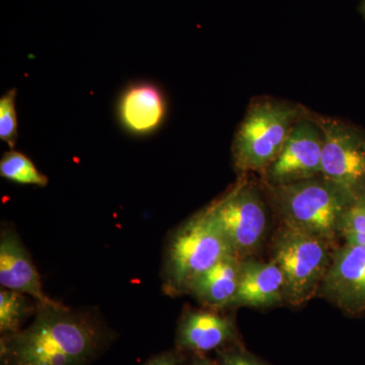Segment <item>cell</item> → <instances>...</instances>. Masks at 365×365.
I'll list each match as a JSON object with an SVG mask.
<instances>
[{"label": "cell", "instance_id": "2", "mask_svg": "<svg viewBox=\"0 0 365 365\" xmlns=\"http://www.w3.org/2000/svg\"><path fill=\"white\" fill-rule=\"evenodd\" d=\"M265 189L269 202L283 225L335 246L343 215L354 199L351 194L322 176Z\"/></svg>", "mask_w": 365, "mask_h": 365}, {"label": "cell", "instance_id": "8", "mask_svg": "<svg viewBox=\"0 0 365 365\" xmlns=\"http://www.w3.org/2000/svg\"><path fill=\"white\" fill-rule=\"evenodd\" d=\"M323 139L314 113L306 109L282 150L262 172L265 186H281L321 176Z\"/></svg>", "mask_w": 365, "mask_h": 365}, {"label": "cell", "instance_id": "5", "mask_svg": "<svg viewBox=\"0 0 365 365\" xmlns=\"http://www.w3.org/2000/svg\"><path fill=\"white\" fill-rule=\"evenodd\" d=\"M336 247L290 225H281L273 240L272 260L284 276V297L300 306L318 294Z\"/></svg>", "mask_w": 365, "mask_h": 365}, {"label": "cell", "instance_id": "19", "mask_svg": "<svg viewBox=\"0 0 365 365\" xmlns=\"http://www.w3.org/2000/svg\"><path fill=\"white\" fill-rule=\"evenodd\" d=\"M220 365H262L249 356L239 351H223L220 353Z\"/></svg>", "mask_w": 365, "mask_h": 365}, {"label": "cell", "instance_id": "6", "mask_svg": "<svg viewBox=\"0 0 365 365\" xmlns=\"http://www.w3.org/2000/svg\"><path fill=\"white\" fill-rule=\"evenodd\" d=\"M205 210L242 259L260 246L267 227V212L261 192L253 182L240 181Z\"/></svg>", "mask_w": 365, "mask_h": 365}, {"label": "cell", "instance_id": "18", "mask_svg": "<svg viewBox=\"0 0 365 365\" xmlns=\"http://www.w3.org/2000/svg\"><path fill=\"white\" fill-rule=\"evenodd\" d=\"M16 90L7 91L0 98V139L11 148L18 140V116L16 109Z\"/></svg>", "mask_w": 365, "mask_h": 365}, {"label": "cell", "instance_id": "16", "mask_svg": "<svg viewBox=\"0 0 365 365\" xmlns=\"http://www.w3.org/2000/svg\"><path fill=\"white\" fill-rule=\"evenodd\" d=\"M0 176L23 185L45 187L48 184V178L36 168L30 158L13 150L4 153L0 160Z\"/></svg>", "mask_w": 365, "mask_h": 365}, {"label": "cell", "instance_id": "7", "mask_svg": "<svg viewBox=\"0 0 365 365\" xmlns=\"http://www.w3.org/2000/svg\"><path fill=\"white\" fill-rule=\"evenodd\" d=\"M323 139L321 176L353 197L365 193V131L314 114Z\"/></svg>", "mask_w": 365, "mask_h": 365}, {"label": "cell", "instance_id": "15", "mask_svg": "<svg viewBox=\"0 0 365 365\" xmlns=\"http://www.w3.org/2000/svg\"><path fill=\"white\" fill-rule=\"evenodd\" d=\"M38 302L30 295L1 288L0 290V334L1 336L21 330L29 317L36 314Z\"/></svg>", "mask_w": 365, "mask_h": 365}, {"label": "cell", "instance_id": "12", "mask_svg": "<svg viewBox=\"0 0 365 365\" xmlns=\"http://www.w3.org/2000/svg\"><path fill=\"white\" fill-rule=\"evenodd\" d=\"M284 276L273 261L242 259L239 287L230 307H266L285 300Z\"/></svg>", "mask_w": 365, "mask_h": 365}, {"label": "cell", "instance_id": "3", "mask_svg": "<svg viewBox=\"0 0 365 365\" xmlns=\"http://www.w3.org/2000/svg\"><path fill=\"white\" fill-rule=\"evenodd\" d=\"M234 255L237 252L203 209L170 235L163 257V290L170 295L190 292L204 272Z\"/></svg>", "mask_w": 365, "mask_h": 365}, {"label": "cell", "instance_id": "13", "mask_svg": "<svg viewBox=\"0 0 365 365\" xmlns=\"http://www.w3.org/2000/svg\"><path fill=\"white\" fill-rule=\"evenodd\" d=\"M234 322L215 312L190 311L178 327L177 343L182 349L208 352L218 349L235 338Z\"/></svg>", "mask_w": 365, "mask_h": 365}, {"label": "cell", "instance_id": "14", "mask_svg": "<svg viewBox=\"0 0 365 365\" xmlns=\"http://www.w3.org/2000/svg\"><path fill=\"white\" fill-rule=\"evenodd\" d=\"M241 262L237 255L222 259L193 283L190 294L209 307H230L239 287Z\"/></svg>", "mask_w": 365, "mask_h": 365}, {"label": "cell", "instance_id": "17", "mask_svg": "<svg viewBox=\"0 0 365 365\" xmlns=\"http://www.w3.org/2000/svg\"><path fill=\"white\" fill-rule=\"evenodd\" d=\"M339 239L344 244L365 246V193L355 197L343 215Z\"/></svg>", "mask_w": 365, "mask_h": 365}, {"label": "cell", "instance_id": "21", "mask_svg": "<svg viewBox=\"0 0 365 365\" xmlns=\"http://www.w3.org/2000/svg\"><path fill=\"white\" fill-rule=\"evenodd\" d=\"M192 365H215V364H211V362L208 361V360L199 359V360H197V361L194 362V364Z\"/></svg>", "mask_w": 365, "mask_h": 365}, {"label": "cell", "instance_id": "9", "mask_svg": "<svg viewBox=\"0 0 365 365\" xmlns=\"http://www.w3.org/2000/svg\"><path fill=\"white\" fill-rule=\"evenodd\" d=\"M317 294L346 314H364L365 246L343 244L336 247Z\"/></svg>", "mask_w": 365, "mask_h": 365}, {"label": "cell", "instance_id": "4", "mask_svg": "<svg viewBox=\"0 0 365 365\" xmlns=\"http://www.w3.org/2000/svg\"><path fill=\"white\" fill-rule=\"evenodd\" d=\"M306 108L275 98L250 105L234 143L232 158L241 173L263 172L277 157Z\"/></svg>", "mask_w": 365, "mask_h": 365}, {"label": "cell", "instance_id": "10", "mask_svg": "<svg viewBox=\"0 0 365 365\" xmlns=\"http://www.w3.org/2000/svg\"><path fill=\"white\" fill-rule=\"evenodd\" d=\"M0 284L7 289L30 295L40 304H51L43 290L42 281L30 254L18 232L11 227L0 234Z\"/></svg>", "mask_w": 365, "mask_h": 365}, {"label": "cell", "instance_id": "22", "mask_svg": "<svg viewBox=\"0 0 365 365\" xmlns=\"http://www.w3.org/2000/svg\"><path fill=\"white\" fill-rule=\"evenodd\" d=\"M359 11L365 19V0H361V2H360Z\"/></svg>", "mask_w": 365, "mask_h": 365}, {"label": "cell", "instance_id": "20", "mask_svg": "<svg viewBox=\"0 0 365 365\" xmlns=\"http://www.w3.org/2000/svg\"><path fill=\"white\" fill-rule=\"evenodd\" d=\"M179 356L174 352H163L146 361L143 365H178Z\"/></svg>", "mask_w": 365, "mask_h": 365}, {"label": "cell", "instance_id": "11", "mask_svg": "<svg viewBox=\"0 0 365 365\" xmlns=\"http://www.w3.org/2000/svg\"><path fill=\"white\" fill-rule=\"evenodd\" d=\"M163 91L150 83H133L118 103L120 123L134 135H148L160 128L168 111Z\"/></svg>", "mask_w": 365, "mask_h": 365}, {"label": "cell", "instance_id": "1", "mask_svg": "<svg viewBox=\"0 0 365 365\" xmlns=\"http://www.w3.org/2000/svg\"><path fill=\"white\" fill-rule=\"evenodd\" d=\"M111 338L93 309H72L57 300L38 302L29 327L1 336L0 365H88Z\"/></svg>", "mask_w": 365, "mask_h": 365}]
</instances>
